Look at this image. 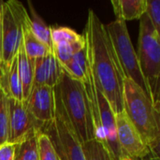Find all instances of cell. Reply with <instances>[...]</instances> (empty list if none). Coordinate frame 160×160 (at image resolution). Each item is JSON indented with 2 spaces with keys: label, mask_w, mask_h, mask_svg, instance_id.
<instances>
[{
  "label": "cell",
  "mask_w": 160,
  "mask_h": 160,
  "mask_svg": "<svg viewBox=\"0 0 160 160\" xmlns=\"http://www.w3.org/2000/svg\"><path fill=\"white\" fill-rule=\"evenodd\" d=\"M82 36L94 82L114 114L119 113L124 111V78L104 23L93 9L88 11Z\"/></svg>",
  "instance_id": "obj_1"
},
{
  "label": "cell",
  "mask_w": 160,
  "mask_h": 160,
  "mask_svg": "<svg viewBox=\"0 0 160 160\" xmlns=\"http://www.w3.org/2000/svg\"><path fill=\"white\" fill-rule=\"evenodd\" d=\"M124 111L130 122L149 147L153 158L158 159L159 110L149 96L133 81L124 78Z\"/></svg>",
  "instance_id": "obj_2"
},
{
  "label": "cell",
  "mask_w": 160,
  "mask_h": 160,
  "mask_svg": "<svg viewBox=\"0 0 160 160\" xmlns=\"http://www.w3.org/2000/svg\"><path fill=\"white\" fill-rule=\"evenodd\" d=\"M57 86L63 107L81 143L82 144L95 139V128L90 103L83 83L69 77L62 68L61 78Z\"/></svg>",
  "instance_id": "obj_3"
},
{
  "label": "cell",
  "mask_w": 160,
  "mask_h": 160,
  "mask_svg": "<svg viewBox=\"0 0 160 160\" xmlns=\"http://www.w3.org/2000/svg\"><path fill=\"white\" fill-rule=\"evenodd\" d=\"M82 83L85 87L90 103L95 128V139L99 141L107 148L112 159L123 160L117 140L115 114L105 97L96 86L90 67L87 80Z\"/></svg>",
  "instance_id": "obj_4"
},
{
  "label": "cell",
  "mask_w": 160,
  "mask_h": 160,
  "mask_svg": "<svg viewBox=\"0 0 160 160\" xmlns=\"http://www.w3.org/2000/svg\"><path fill=\"white\" fill-rule=\"evenodd\" d=\"M160 33L144 14L140 19L138 60L150 98L159 110Z\"/></svg>",
  "instance_id": "obj_5"
},
{
  "label": "cell",
  "mask_w": 160,
  "mask_h": 160,
  "mask_svg": "<svg viewBox=\"0 0 160 160\" xmlns=\"http://www.w3.org/2000/svg\"><path fill=\"white\" fill-rule=\"evenodd\" d=\"M51 140L60 160H84L82 143L66 113L58 86L54 87V117L41 128Z\"/></svg>",
  "instance_id": "obj_6"
},
{
  "label": "cell",
  "mask_w": 160,
  "mask_h": 160,
  "mask_svg": "<svg viewBox=\"0 0 160 160\" xmlns=\"http://www.w3.org/2000/svg\"><path fill=\"white\" fill-rule=\"evenodd\" d=\"M104 26L123 78L133 81L149 96L145 81L140 68L138 55L132 45L126 22L116 19L108 24H104Z\"/></svg>",
  "instance_id": "obj_7"
},
{
  "label": "cell",
  "mask_w": 160,
  "mask_h": 160,
  "mask_svg": "<svg viewBox=\"0 0 160 160\" xmlns=\"http://www.w3.org/2000/svg\"><path fill=\"white\" fill-rule=\"evenodd\" d=\"M23 5L15 0L4 2L1 12L2 57L0 67L9 68L16 58L22 38V22L27 15Z\"/></svg>",
  "instance_id": "obj_8"
},
{
  "label": "cell",
  "mask_w": 160,
  "mask_h": 160,
  "mask_svg": "<svg viewBox=\"0 0 160 160\" xmlns=\"http://www.w3.org/2000/svg\"><path fill=\"white\" fill-rule=\"evenodd\" d=\"M115 122L117 140L123 159L142 160L152 155L125 111L115 114Z\"/></svg>",
  "instance_id": "obj_9"
},
{
  "label": "cell",
  "mask_w": 160,
  "mask_h": 160,
  "mask_svg": "<svg viewBox=\"0 0 160 160\" xmlns=\"http://www.w3.org/2000/svg\"><path fill=\"white\" fill-rule=\"evenodd\" d=\"M8 111L9 122L7 143L17 145L41 130L43 125L34 119L23 101L8 98Z\"/></svg>",
  "instance_id": "obj_10"
},
{
  "label": "cell",
  "mask_w": 160,
  "mask_h": 160,
  "mask_svg": "<svg viewBox=\"0 0 160 160\" xmlns=\"http://www.w3.org/2000/svg\"><path fill=\"white\" fill-rule=\"evenodd\" d=\"M52 52L60 66H64L85 45L82 35L68 27H51Z\"/></svg>",
  "instance_id": "obj_11"
},
{
  "label": "cell",
  "mask_w": 160,
  "mask_h": 160,
  "mask_svg": "<svg viewBox=\"0 0 160 160\" xmlns=\"http://www.w3.org/2000/svg\"><path fill=\"white\" fill-rule=\"evenodd\" d=\"M23 103L36 121L43 126L52 122L54 117V87H32Z\"/></svg>",
  "instance_id": "obj_12"
},
{
  "label": "cell",
  "mask_w": 160,
  "mask_h": 160,
  "mask_svg": "<svg viewBox=\"0 0 160 160\" xmlns=\"http://www.w3.org/2000/svg\"><path fill=\"white\" fill-rule=\"evenodd\" d=\"M62 68L55 58L53 52H50L44 56L35 59V69L33 85L55 87L60 81Z\"/></svg>",
  "instance_id": "obj_13"
},
{
  "label": "cell",
  "mask_w": 160,
  "mask_h": 160,
  "mask_svg": "<svg viewBox=\"0 0 160 160\" xmlns=\"http://www.w3.org/2000/svg\"><path fill=\"white\" fill-rule=\"evenodd\" d=\"M17 67L18 72L22 83V101H24L29 96L34 79V69H35V59L29 58L23 49L22 41L21 42L18 53H17Z\"/></svg>",
  "instance_id": "obj_14"
},
{
  "label": "cell",
  "mask_w": 160,
  "mask_h": 160,
  "mask_svg": "<svg viewBox=\"0 0 160 160\" xmlns=\"http://www.w3.org/2000/svg\"><path fill=\"white\" fill-rule=\"evenodd\" d=\"M22 31V41L23 49H24L26 55L29 58L36 59L38 57H41L50 52H52V50L51 48H49L40 40H38L36 38V36L33 34L31 27H30V23H29L28 14L25 16L23 20Z\"/></svg>",
  "instance_id": "obj_15"
},
{
  "label": "cell",
  "mask_w": 160,
  "mask_h": 160,
  "mask_svg": "<svg viewBox=\"0 0 160 160\" xmlns=\"http://www.w3.org/2000/svg\"><path fill=\"white\" fill-rule=\"evenodd\" d=\"M112 5L117 19L125 22L141 19L146 10V0H112Z\"/></svg>",
  "instance_id": "obj_16"
},
{
  "label": "cell",
  "mask_w": 160,
  "mask_h": 160,
  "mask_svg": "<svg viewBox=\"0 0 160 160\" xmlns=\"http://www.w3.org/2000/svg\"><path fill=\"white\" fill-rule=\"evenodd\" d=\"M62 68L72 79L84 82L87 80L89 72V64L85 45L68 62L62 66Z\"/></svg>",
  "instance_id": "obj_17"
},
{
  "label": "cell",
  "mask_w": 160,
  "mask_h": 160,
  "mask_svg": "<svg viewBox=\"0 0 160 160\" xmlns=\"http://www.w3.org/2000/svg\"><path fill=\"white\" fill-rule=\"evenodd\" d=\"M29 8H30V13L29 15V23L31 30L33 34L36 36V38L40 40L42 43H44L46 46L51 48L52 50V36H51V26L47 25L43 19L38 15V13L36 11L34 6L29 1L28 2Z\"/></svg>",
  "instance_id": "obj_18"
},
{
  "label": "cell",
  "mask_w": 160,
  "mask_h": 160,
  "mask_svg": "<svg viewBox=\"0 0 160 160\" xmlns=\"http://www.w3.org/2000/svg\"><path fill=\"white\" fill-rule=\"evenodd\" d=\"M84 160H113L107 148L97 139L82 144Z\"/></svg>",
  "instance_id": "obj_19"
},
{
  "label": "cell",
  "mask_w": 160,
  "mask_h": 160,
  "mask_svg": "<svg viewBox=\"0 0 160 160\" xmlns=\"http://www.w3.org/2000/svg\"><path fill=\"white\" fill-rule=\"evenodd\" d=\"M37 148L38 160H60L50 138L41 130L37 133Z\"/></svg>",
  "instance_id": "obj_20"
},
{
  "label": "cell",
  "mask_w": 160,
  "mask_h": 160,
  "mask_svg": "<svg viewBox=\"0 0 160 160\" xmlns=\"http://www.w3.org/2000/svg\"><path fill=\"white\" fill-rule=\"evenodd\" d=\"M37 133L16 145L14 160H38Z\"/></svg>",
  "instance_id": "obj_21"
},
{
  "label": "cell",
  "mask_w": 160,
  "mask_h": 160,
  "mask_svg": "<svg viewBox=\"0 0 160 160\" xmlns=\"http://www.w3.org/2000/svg\"><path fill=\"white\" fill-rule=\"evenodd\" d=\"M8 97L2 90H0V145L8 142Z\"/></svg>",
  "instance_id": "obj_22"
},
{
  "label": "cell",
  "mask_w": 160,
  "mask_h": 160,
  "mask_svg": "<svg viewBox=\"0 0 160 160\" xmlns=\"http://www.w3.org/2000/svg\"><path fill=\"white\" fill-rule=\"evenodd\" d=\"M145 15L155 29L160 33V0H146Z\"/></svg>",
  "instance_id": "obj_23"
},
{
  "label": "cell",
  "mask_w": 160,
  "mask_h": 160,
  "mask_svg": "<svg viewBox=\"0 0 160 160\" xmlns=\"http://www.w3.org/2000/svg\"><path fill=\"white\" fill-rule=\"evenodd\" d=\"M16 145L5 143L0 145V160H14Z\"/></svg>",
  "instance_id": "obj_24"
},
{
  "label": "cell",
  "mask_w": 160,
  "mask_h": 160,
  "mask_svg": "<svg viewBox=\"0 0 160 160\" xmlns=\"http://www.w3.org/2000/svg\"><path fill=\"white\" fill-rule=\"evenodd\" d=\"M2 57V27H1V15H0V62Z\"/></svg>",
  "instance_id": "obj_25"
},
{
  "label": "cell",
  "mask_w": 160,
  "mask_h": 160,
  "mask_svg": "<svg viewBox=\"0 0 160 160\" xmlns=\"http://www.w3.org/2000/svg\"><path fill=\"white\" fill-rule=\"evenodd\" d=\"M4 2H5V1H2V0H0V15H1V12H2V8H3Z\"/></svg>",
  "instance_id": "obj_26"
},
{
  "label": "cell",
  "mask_w": 160,
  "mask_h": 160,
  "mask_svg": "<svg viewBox=\"0 0 160 160\" xmlns=\"http://www.w3.org/2000/svg\"><path fill=\"white\" fill-rule=\"evenodd\" d=\"M142 160H147V158H146V159H142ZM149 160H158V159H156V158H151V159H149Z\"/></svg>",
  "instance_id": "obj_27"
},
{
  "label": "cell",
  "mask_w": 160,
  "mask_h": 160,
  "mask_svg": "<svg viewBox=\"0 0 160 160\" xmlns=\"http://www.w3.org/2000/svg\"><path fill=\"white\" fill-rule=\"evenodd\" d=\"M123 160H128V159H123Z\"/></svg>",
  "instance_id": "obj_28"
}]
</instances>
